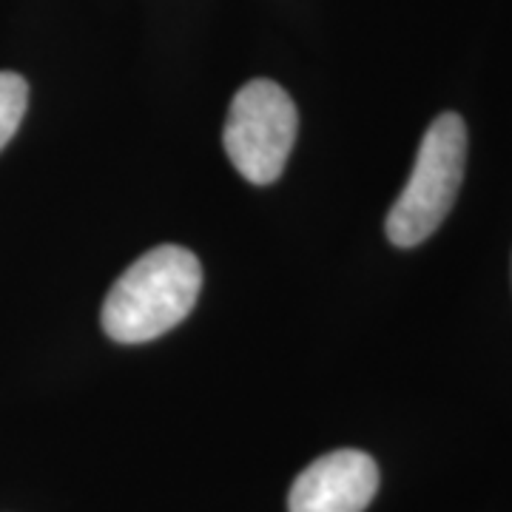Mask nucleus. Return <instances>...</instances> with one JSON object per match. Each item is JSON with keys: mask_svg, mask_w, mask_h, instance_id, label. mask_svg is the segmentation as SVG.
<instances>
[{"mask_svg": "<svg viewBox=\"0 0 512 512\" xmlns=\"http://www.w3.org/2000/svg\"><path fill=\"white\" fill-rule=\"evenodd\" d=\"M200 288V259L183 245H160L111 285L100 313L103 330L120 345L151 342L194 311Z\"/></svg>", "mask_w": 512, "mask_h": 512, "instance_id": "nucleus-1", "label": "nucleus"}, {"mask_svg": "<svg viewBox=\"0 0 512 512\" xmlns=\"http://www.w3.org/2000/svg\"><path fill=\"white\" fill-rule=\"evenodd\" d=\"M467 163V126L447 111L433 120L419 146L413 174L387 214V239L396 248H416L436 234L453 211Z\"/></svg>", "mask_w": 512, "mask_h": 512, "instance_id": "nucleus-2", "label": "nucleus"}, {"mask_svg": "<svg viewBox=\"0 0 512 512\" xmlns=\"http://www.w3.org/2000/svg\"><path fill=\"white\" fill-rule=\"evenodd\" d=\"M296 128L299 114L291 94L274 80L256 77L231 100L222 134L225 154L248 183L271 185L291 157Z\"/></svg>", "mask_w": 512, "mask_h": 512, "instance_id": "nucleus-3", "label": "nucleus"}, {"mask_svg": "<svg viewBox=\"0 0 512 512\" xmlns=\"http://www.w3.org/2000/svg\"><path fill=\"white\" fill-rule=\"evenodd\" d=\"M379 490V467L362 450L316 458L293 481L291 512H365Z\"/></svg>", "mask_w": 512, "mask_h": 512, "instance_id": "nucleus-4", "label": "nucleus"}, {"mask_svg": "<svg viewBox=\"0 0 512 512\" xmlns=\"http://www.w3.org/2000/svg\"><path fill=\"white\" fill-rule=\"evenodd\" d=\"M29 106V86L15 72H0V151L15 137Z\"/></svg>", "mask_w": 512, "mask_h": 512, "instance_id": "nucleus-5", "label": "nucleus"}]
</instances>
